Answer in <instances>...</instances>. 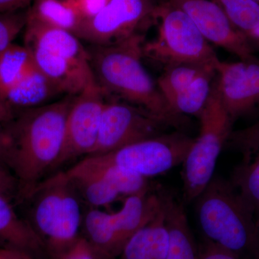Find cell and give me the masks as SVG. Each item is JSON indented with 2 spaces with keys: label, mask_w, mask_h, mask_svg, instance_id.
Returning a JSON list of instances; mask_svg holds the SVG:
<instances>
[{
  "label": "cell",
  "mask_w": 259,
  "mask_h": 259,
  "mask_svg": "<svg viewBox=\"0 0 259 259\" xmlns=\"http://www.w3.org/2000/svg\"><path fill=\"white\" fill-rule=\"evenodd\" d=\"M254 1L256 2V3H259V0H254Z\"/></svg>",
  "instance_id": "obj_39"
},
{
  "label": "cell",
  "mask_w": 259,
  "mask_h": 259,
  "mask_svg": "<svg viewBox=\"0 0 259 259\" xmlns=\"http://www.w3.org/2000/svg\"><path fill=\"white\" fill-rule=\"evenodd\" d=\"M152 0H110L93 18L83 20L74 35L93 46L105 47L143 33L153 19Z\"/></svg>",
  "instance_id": "obj_8"
},
{
  "label": "cell",
  "mask_w": 259,
  "mask_h": 259,
  "mask_svg": "<svg viewBox=\"0 0 259 259\" xmlns=\"http://www.w3.org/2000/svg\"><path fill=\"white\" fill-rule=\"evenodd\" d=\"M34 64L31 53L25 46L12 44L0 51V101L5 102L7 95L24 79Z\"/></svg>",
  "instance_id": "obj_23"
},
{
  "label": "cell",
  "mask_w": 259,
  "mask_h": 259,
  "mask_svg": "<svg viewBox=\"0 0 259 259\" xmlns=\"http://www.w3.org/2000/svg\"><path fill=\"white\" fill-rule=\"evenodd\" d=\"M252 44H253V45H257L259 47V41L258 42H252Z\"/></svg>",
  "instance_id": "obj_38"
},
{
  "label": "cell",
  "mask_w": 259,
  "mask_h": 259,
  "mask_svg": "<svg viewBox=\"0 0 259 259\" xmlns=\"http://www.w3.org/2000/svg\"><path fill=\"white\" fill-rule=\"evenodd\" d=\"M69 97L51 104L25 109L7 122L10 147L5 164L16 177L20 195L26 197L55 169L64 147L68 114L73 101Z\"/></svg>",
  "instance_id": "obj_1"
},
{
  "label": "cell",
  "mask_w": 259,
  "mask_h": 259,
  "mask_svg": "<svg viewBox=\"0 0 259 259\" xmlns=\"http://www.w3.org/2000/svg\"><path fill=\"white\" fill-rule=\"evenodd\" d=\"M194 141L182 133L163 134L106 154L91 156L148 178L182 164Z\"/></svg>",
  "instance_id": "obj_7"
},
{
  "label": "cell",
  "mask_w": 259,
  "mask_h": 259,
  "mask_svg": "<svg viewBox=\"0 0 259 259\" xmlns=\"http://www.w3.org/2000/svg\"><path fill=\"white\" fill-rule=\"evenodd\" d=\"M216 88L233 120L259 107V60L214 62Z\"/></svg>",
  "instance_id": "obj_12"
},
{
  "label": "cell",
  "mask_w": 259,
  "mask_h": 259,
  "mask_svg": "<svg viewBox=\"0 0 259 259\" xmlns=\"http://www.w3.org/2000/svg\"><path fill=\"white\" fill-rule=\"evenodd\" d=\"M28 49L37 67L59 87L63 95L76 96L93 78L90 62L71 60L35 48Z\"/></svg>",
  "instance_id": "obj_14"
},
{
  "label": "cell",
  "mask_w": 259,
  "mask_h": 259,
  "mask_svg": "<svg viewBox=\"0 0 259 259\" xmlns=\"http://www.w3.org/2000/svg\"><path fill=\"white\" fill-rule=\"evenodd\" d=\"M212 68H214V64L185 62L170 65L163 68V72L156 83L168 104L174 97L187 88L197 76Z\"/></svg>",
  "instance_id": "obj_25"
},
{
  "label": "cell",
  "mask_w": 259,
  "mask_h": 259,
  "mask_svg": "<svg viewBox=\"0 0 259 259\" xmlns=\"http://www.w3.org/2000/svg\"><path fill=\"white\" fill-rule=\"evenodd\" d=\"M216 76L214 68L197 76L185 90L177 94L168 105L177 115H195L199 117L212 93L213 80Z\"/></svg>",
  "instance_id": "obj_24"
},
{
  "label": "cell",
  "mask_w": 259,
  "mask_h": 259,
  "mask_svg": "<svg viewBox=\"0 0 259 259\" xmlns=\"http://www.w3.org/2000/svg\"><path fill=\"white\" fill-rule=\"evenodd\" d=\"M168 233L167 259H199L183 204L166 191H158Z\"/></svg>",
  "instance_id": "obj_17"
},
{
  "label": "cell",
  "mask_w": 259,
  "mask_h": 259,
  "mask_svg": "<svg viewBox=\"0 0 259 259\" xmlns=\"http://www.w3.org/2000/svg\"><path fill=\"white\" fill-rule=\"evenodd\" d=\"M26 9L0 14V51L13 44V40L25 28L28 18Z\"/></svg>",
  "instance_id": "obj_28"
},
{
  "label": "cell",
  "mask_w": 259,
  "mask_h": 259,
  "mask_svg": "<svg viewBox=\"0 0 259 259\" xmlns=\"http://www.w3.org/2000/svg\"><path fill=\"white\" fill-rule=\"evenodd\" d=\"M188 15L209 42L234 54L240 60L255 59L253 45L233 27L221 7L212 0H168Z\"/></svg>",
  "instance_id": "obj_11"
},
{
  "label": "cell",
  "mask_w": 259,
  "mask_h": 259,
  "mask_svg": "<svg viewBox=\"0 0 259 259\" xmlns=\"http://www.w3.org/2000/svg\"><path fill=\"white\" fill-rule=\"evenodd\" d=\"M16 194H20L16 177L4 167L0 166V196L10 201Z\"/></svg>",
  "instance_id": "obj_30"
},
{
  "label": "cell",
  "mask_w": 259,
  "mask_h": 259,
  "mask_svg": "<svg viewBox=\"0 0 259 259\" xmlns=\"http://www.w3.org/2000/svg\"><path fill=\"white\" fill-rule=\"evenodd\" d=\"M168 250V233L161 205L152 221L131 237L119 257L120 259H167Z\"/></svg>",
  "instance_id": "obj_19"
},
{
  "label": "cell",
  "mask_w": 259,
  "mask_h": 259,
  "mask_svg": "<svg viewBox=\"0 0 259 259\" xmlns=\"http://www.w3.org/2000/svg\"><path fill=\"white\" fill-rule=\"evenodd\" d=\"M35 63V62H34ZM62 92L34 64L24 79L5 97L12 107L28 109L44 105Z\"/></svg>",
  "instance_id": "obj_21"
},
{
  "label": "cell",
  "mask_w": 259,
  "mask_h": 259,
  "mask_svg": "<svg viewBox=\"0 0 259 259\" xmlns=\"http://www.w3.org/2000/svg\"><path fill=\"white\" fill-rule=\"evenodd\" d=\"M28 15L42 23L73 34L83 21L74 0H35L28 8Z\"/></svg>",
  "instance_id": "obj_22"
},
{
  "label": "cell",
  "mask_w": 259,
  "mask_h": 259,
  "mask_svg": "<svg viewBox=\"0 0 259 259\" xmlns=\"http://www.w3.org/2000/svg\"><path fill=\"white\" fill-rule=\"evenodd\" d=\"M1 125L3 124H0V162L5 163L10 147V137L6 128L2 127Z\"/></svg>",
  "instance_id": "obj_34"
},
{
  "label": "cell",
  "mask_w": 259,
  "mask_h": 259,
  "mask_svg": "<svg viewBox=\"0 0 259 259\" xmlns=\"http://www.w3.org/2000/svg\"><path fill=\"white\" fill-rule=\"evenodd\" d=\"M195 200L205 240L240 259L247 253L257 258L254 213L231 182L212 178Z\"/></svg>",
  "instance_id": "obj_3"
},
{
  "label": "cell",
  "mask_w": 259,
  "mask_h": 259,
  "mask_svg": "<svg viewBox=\"0 0 259 259\" xmlns=\"http://www.w3.org/2000/svg\"><path fill=\"white\" fill-rule=\"evenodd\" d=\"M66 174L82 202L90 206V208L105 207L121 196L115 186L86 157L66 171Z\"/></svg>",
  "instance_id": "obj_18"
},
{
  "label": "cell",
  "mask_w": 259,
  "mask_h": 259,
  "mask_svg": "<svg viewBox=\"0 0 259 259\" xmlns=\"http://www.w3.org/2000/svg\"><path fill=\"white\" fill-rule=\"evenodd\" d=\"M144 42L140 33L113 45L94 46L88 51L94 76L105 96L118 97L177 125L181 116L172 111L143 64Z\"/></svg>",
  "instance_id": "obj_2"
},
{
  "label": "cell",
  "mask_w": 259,
  "mask_h": 259,
  "mask_svg": "<svg viewBox=\"0 0 259 259\" xmlns=\"http://www.w3.org/2000/svg\"><path fill=\"white\" fill-rule=\"evenodd\" d=\"M226 144L241 156L230 182L254 213L257 222L259 220V121L245 128L232 131Z\"/></svg>",
  "instance_id": "obj_13"
},
{
  "label": "cell",
  "mask_w": 259,
  "mask_h": 259,
  "mask_svg": "<svg viewBox=\"0 0 259 259\" xmlns=\"http://www.w3.org/2000/svg\"><path fill=\"white\" fill-rule=\"evenodd\" d=\"M89 161L120 192L121 196L132 195L149 188L147 179L121 167L102 163L93 156H86Z\"/></svg>",
  "instance_id": "obj_26"
},
{
  "label": "cell",
  "mask_w": 259,
  "mask_h": 259,
  "mask_svg": "<svg viewBox=\"0 0 259 259\" xmlns=\"http://www.w3.org/2000/svg\"><path fill=\"white\" fill-rule=\"evenodd\" d=\"M236 30L248 37L259 25V3L254 0H216Z\"/></svg>",
  "instance_id": "obj_27"
},
{
  "label": "cell",
  "mask_w": 259,
  "mask_h": 259,
  "mask_svg": "<svg viewBox=\"0 0 259 259\" xmlns=\"http://www.w3.org/2000/svg\"><path fill=\"white\" fill-rule=\"evenodd\" d=\"M105 95L95 76L73 99L66 120L64 147L55 169L75 158L92 154L98 139Z\"/></svg>",
  "instance_id": "obj_10"
},
{
  "label": "cell",
  "mask_w": 259,
  "mask_h": 259,
  "mask_svg": "<svg viewBox=\"0 0 259 259\" xmlns=\"http://www.w3.org/2000/svg\"><path fill=\"white\" fill-rule=\"evenodd\" d=\"M200 131L182 163L183 197L193 202L212 180L216 163L232 131L234 120L213 84L212 93L199 116Z\"/></svg>",
  "instance_id": "obj_5"
},
{
  "label": "cell",
  "mask_w": 259,
  "mask_h": 259,
  "mask_svg": "<svg viewBox=\"0 0 259 259\" xmlns=\"http://www.w3.org/2000/svg\"><path fill=\"white\" fill-rule=\"evenodd\" d=\"M25 198L30 202L28 222L49 258H60L81 237L83 214L79 193L61 171L39 182Z\"/></svg>",
  "instance_id": "obj_4"
},
{
  "label": "cell",
  "mask_w": 259,
  "mask_h": 259,
  "mask_svg": "<svg viewBox=\"0 0 259 259\" xmlns=\"http://www.w3.org/2000/svg\"><path fill=\"white\" fill-rule=\"evenodd\" d=\"M24 29L25 47L41 49L71 60L90 62L88 51L74 34L42 23L28 15Z\"/></svg>",
  "instance_id": "obj_15"
},
{
  "label": "cell",
  "mask_w": 259,
  "mask_h": 259,
  "mask_svg": "<svg viewBox=\"0 0 259 259\" xmlns=\"http://www.w3.org/2000/svg\"><path fill=\"white\" fill-rule=\"evenodd\" d=\"M35 0H0V14L26 9Z\"/></svg>",
  "instance_id": "obj_33"
},
{
  "label": "cell",
  "mask_w": 259,
  "mask_h": 259,
  "mask_svg": "<svg viewBox=\"0 0 259 259\" xmlns=\"http://www.w3.org/2000/svg\"><path fill=\"white\" fill-rule=\"evenodd\" d=\"M199 259H240L236 255L205 240L199 248Z\"/></svg>",
  "instance_id": "obj_31"
},
{
  "label": "cell",
  "mask_w": 259,
  "mask_h": 259,
  "mask_svg": "<svg viewBox=\"0 0 259 259\" xmlns=\"http://www.w3.org/2000/svg\"><path fill=\"white\" fill-rule=\"evenodd\" d=\"M59 259L99 258L88 241L83 236H81Z\"/></svg>",
  "instance_id": "obj_29"
},
{
  "label": "cell",
  "mask_w": 259,
  "mask_h": 259,
  "mask_svg": "<svg viewBox=\"0 0 259 259\" xmlns=\"http://www.w3.org/2000/svg\"><path fill=\"white\" fill-rule=\"evenodd\" d=\"M157 37L143 47L147 57L163 68L179 63L214 64L218 57L188 15L167 3L156 6Z\"/></svg>",
  "instance_id": "obj_6"
},
{
  "label": "cell",
  "mask_w": 259,
  "mask_h": 259,
  "mask_svg": "<svg viewBox=\"0 0 259 259\" xmlns=\"http://www.w3.org/2000/svg\"><path fill=\"white\" fill-rule=\"evenodd\" d=\"M83 238L95 250L99 259H115L122 248L112 222L111 213L90 208L83 214Z\"/></svg>",
  "instance_id": "obj_20"
},
{
  "label": "cell",
  "mask_w": 259,
  "mask_h": 259,
  "mask_svg": "<svg viewBox=\"0 0 259 259\" xmlns=\"http://www.w3.org/2000/svg\"><path fill=\"white\" fill-rule=\"evenodd\" d=\"M257 226V258L259 259V220L256 222Z\"/></svg>",
  "instance_id": "obj_37"
},
{
  "label": "cell",
  "mask_w": 259,
  "mask_h": 259,
  "mask_svg": "<svg viewBox=\"0 0 259 259\" xmlns=\"http://www.w3.org/2000/svg\"><path fill=\"white\" fill-rule=\"evenodd\" d=\"M168 126L172 125L166 120L136 105L118 100L106 102L96 146L90 156L106 154L156 137Z\"/></svg>",
  "instance_id": "obj_9"
},
{
  "label": "cell",
  "mask_w": 259,
  "mask_h": 259,
  "mask_svg": "<svg viewBox=\"0 0 259 259\" xmlns=\"http://www.w3.org/2000/svg\"><path fill=\"white\" fill-rule=\"evenodd\" d=\"M0 259H37L32 255L18 250L0 248Z\"/></svg>",
  "instance_id": "obj_35"
},
{
  "label": "cell",
  "mask_w": 259,
  "mask_h": 259,
  "mask_svg": "<svg viewBox=\"0 0 259 259\" xmlns=\"http://www.w3.org/2000/svg\"><path fill=\"white\" fill-rule=\"evenodd\" d=\"M0 248L18 250L37 259H50L28 221L19 217L10 201L0 196Z\"/></svg>",
  "instance_id": "obj_16"
},
{
  "label": "cell",
  "mask_w": 259,
  "mask_h": 259,
  "mask_svg": "<svg viewBox=\"0 0 259 259\" xmlns=\"http://www.w3.org/2000/svg\"><path fill=\"white\" fill-rule=\"evenodd\" d=\"M13 109L8 104L0 101V124H5L13 120L15 117Z\"/></svg>",
  "instance_id": "obj_36"
},
{
  "label": "cell",
  "mask_w": 259,
  "mask_h": 259,
  "mask_svg": "<svg viewBox=\"0 0 259 259\" xmlns=\"http://www.w3.org/2000/svg\"><path fill=\"white\" fill-rule=\"evenodd\" d=\"M83 20L93 18L110 0H74Z\"/></svg>",
  "instance_id": "obj_32"
}]
</instances>
